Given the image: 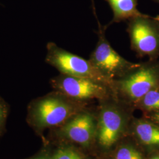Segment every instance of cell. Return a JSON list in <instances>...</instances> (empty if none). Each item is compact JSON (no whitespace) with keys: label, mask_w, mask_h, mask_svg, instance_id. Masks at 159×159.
<instances>
[{"label":"cell","mask_w":159,"mask_h":159,"mask_svg":"<svg viewBox=\"0 0 159 159\" xmlns=\"http://www.w3.org/2000/svg\"><path fill=\"white\" fill-rule=\"evenodd\" d=\"M84 102L56 91L31 102L29 106V117L35 125L41 128L60 125L84 110Z\"/></svg>","instance_id":"cell-1"},{"label":"cell","mask_w":159,"mask_h":159,"mask_svg":"<svg viewBox=\"0 0 159 159\" xmlns=\"http://www.w3.org/2000/svg\"><path fill=\"white\" fill-rule=\"evenodd\" d=\"M159 86V62L149 60L140 63L123 77L113 81L114 94L133 105L148 92Z\"/></svg>","instance_id":"cell-2"},{"label":"cell","mask_w":159,"mask_h":159,"mask_svg":"<svg viewBox=\"0 0 159 159\" xmlns=\"http://www.w3.org/2000/svg\"><path fill=\"white\" fill-rule=\"evenodd\" d=\"M100 101L97 136L102 148H110L123 133L128 116L125 106L129 103L120 100L114 94Z\"/></svg>","instance_id":"cell-3"},{"label":"cell","mask_w":159,"mask_h":159,"mask_svg":"<svg viewBox=\"0 0 159 159\" xmlns=\"http://www.w3.org/2000/svg\"><path fill=\"white\" fill-rule=\"evenodd\" d=\"M97 23L98 41L89 60L104 77L113 83L136 68L140 63L130 62L115 51L106 38L107 27L102 25L100 21Z\"/></svg>","instance_id":"cell-4"},{"label":"cell","mask_w":159,"mask_h":159,"mask_svg":"<svg viewBox=\"0 0 159 159\" xmlns=\"http://www.w3.org/2000/svg\"><path fill=\"white\" fill-rule=\"evenodd\" d=\"M46 63L57 70L60 74L94 80L109 85L113 83L104 77L89 60L71 53L60 47L53 42L46 46Z\"/></svg>","instance_id":"cell-5"},{"label":"cell","mask_w":159,"mask_h":159,"mask_svg":"<svg viewBox=\"0 0 159 159\" xmlns=\"http://www.w3.org/2000/svg\"><path fill=\"white\" fill-rule=\"evenodd\" d=\"M127 31L131 48L140 57L156 60L159 56V21L148 15L128 21Z\"/></svg>","instance_id":"cell-6"},{"label":"cell","mask_w":159,"mask_h":159,"mask_svg":"<svg viewBox=\"0 0 159 159\" xmlns=\"http://www.w3.org/2000/svg\"><path fill=\"white\" fill-rule=\"evenodd\" d=\"M50 83L56 91L81 102L93 99L101 100L114 94L107 84L84 77L60 74L52 78Z\"/></svg>","instance_id":"cell-7"},{"label":"cell","mask_w":159,"mask_h":159,"mask_svg":"<svg viewBox=\"0 0 159 159\" xmlns=\"http://www.w3.org/2000/svg\"><path fill=\"white\" fill-rule=\"evenodd\" d=\"M60 130L63 136L82 146H88L97 134L94 116L84 109L67 120Z\"/></svg>","instance_id":"cell-8"},{"label":"cell","mask_w":159,"mask_h":159,"mask_svg":"<svg viewBox=\"0 0 159 159\" xmlns=\"http://www.w3.org/2000/svg\"><path fill=\"white\" fill-rule=\"evenodd\" d=\"M108 2L113 13L111 21L106 26L107 28L114 23L129 21L135 17L144 16L137 9V0H104Z\"/></svg>","instance_id":"cell-9"},{"label":"cell","mask_w":159,"mask_h":159,"mask_svg":"<svg viewBox=\"0 0 159 159\" xmlns=\"http://www.w3.org/2000/svg\"><path fill=\"white\" fill-rule=\"evenodd\" d=\"M134 133L144 146L150 148H159V126L152 120L139 119L134 125Z\"/></svg>","instance_id":"cell-10"},{"label":"cell","mask_w":159,"mask_h":159,"mask_svg":"<svg viewBox=\"0 0 159 159\" xmlns=\"http://www.w3.org/2000/svg\"><path fill=\"white\" fill-rule=\"evenodd\" d=\"M134 106L148 113L159 112V86L148 91Z\"/></svg>","instance_id":"cell-11"},{"label":"cell","mask_w":159,"mask_h":159,"mask_svg":"<svg viewBox=\"0 0 159 159\" xmlns=\"http://www.w3.org/2000/svg\"><path fill=\"white\" fill-rule=\"evenodd\" d=\"M114 159H144L138 150L131 146L125 145L121 146L116 151Z\"/></svg>","instance_id":"cell-12"},{"label":"cell","mask_w":159,"mask_h":159,"mask_svg":"<svg viewBox=\"0 0 159 159\" xmlns=\"http://www.w3.org/2000/svg\"><path fill=\"white\" fill-rule=\"evenodd\" d=\"M52 159H84L77 151L70 148H61L54 153Z\"/></svg>","instance_id":"cell-13"},{"label":"cell","mask_w":159,"mask_h":159,"mask_svg":"<svg viewBox=\"0 0 159 159\" xmlns=\"http://www.w3.org/2000/svg\"><path fill=\"white\" fill-rule=\"evenodd\" d=\"M8 113V107L2 99L0 98V129L4 125Z\"/></svg>","instance_id":"cell-14"},{"label":"cell","mask_w":159,"mask_h":159,"mask_svg":"<svg viewBox=\"0 0 159 159\" xmlns=\"http://www.w3.org/2000/svg\"><path fill=\"white\" fill-rule=\"evenodd\" d=\"M148 117L150 120L159 126V112L148 113Z\"/></svg>","instance_id":"cell-15"},{"label":"cell","mask_w":159,"mask_h":159,"mask_svg":"<svg viewBox=\"0 0 159 159\" xmlns=\"http://www.w3.org/2000/svg\"><path fill=\"white\" fill-rule=\"evenodd\" d=\"M91 8H92V10H93V14L95 16V17L96 18L97 21H99L98 20V18L96 14V7H95V4H94V0H91Z\"/></svg>","instance_id":"cell-16"},{"label":"cell","mask_w":159,"mask_h":159,"mask_svg":"<svg viewBox=\"0 0 159 159\" xmlns=\"http://www.w3.org/2000/svg\"><path fill=\"white\" fill-rule=\"evenodd\" d=\"M33 159H52V157L48 155H41Z\"/></svg>","instance_id":"cell-17"},{"label":"cell","mask_w":159,"mask_h":159,"mask_svg":"<svg viewBox=\"0 0 159 159\" xmlns=\"http://www.w3.org/2000/svg\"><path fill=\"white\" fill-rule=\"evenodd\" d=\"M150 159H159V155H154Z\"/></svg>","instance_id":"cell-18"},{"label":"cell","mask_w":159,"mask_h":159,"mask_svg":"<svg viewBox=\"0 0 159 159\" xmlns=\"http://www.w3.org/2000/svg\"><path fill=\"white\" fill-rule=\"evenodd\" d=\"M154 1H156L157 2H159V0H154Z\"/></svg>","instance_id":"cell-19"},{"label":"cell","mask_w":159,"mask_h":159,"mask_svg":"<svg viewBox=\"0 0 159 159\" xmlns=\"http://www.w3.org/2000/svg\"><path fill=\"white\" fill-rule=\"evenodd\" d=\"M157 19H158V20H159V16H157Z\"/></svg>","instance_id":"cell-20"}]
</instances>
